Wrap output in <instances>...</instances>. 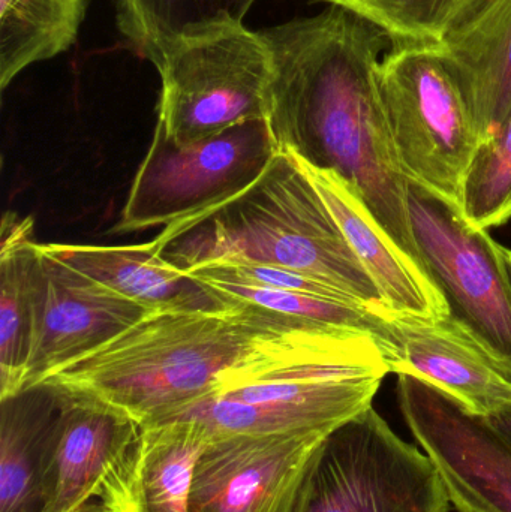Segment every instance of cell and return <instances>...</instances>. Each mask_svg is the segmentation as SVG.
Returning <instances> with one entry per match:
<instances>
[{"mask_svg":"<svg viewBox=\"0 0 511 512\" xmlns=\"http://www.w3.org/2000/svg\"><path fill=\"white\" fill-rule=\"evenodd\" d=\"M260 33L272 53L267 122L278 150L338 174L395 245L423 267L408 215V180L378 90L389 38L353 12L330 5L314 17Z\"/></svg>","mask_w":511,"mask_h":512,"instance_id":"cell-1","label":"cell"},{"mask_svg":"<svg viewBox=\"0 0 511 512\" xmlns=\"http://www.w3.org/2000/svg\"><path fill=\"white\" fill-rule=\"evenodd\" d=\"M389 373L371 333L272 313L212 393L171 420L198 421L210 436L330 435L371 408Z\"/></svg>","mask_w":511,"mask_h":512,"instance_id":"cell-2","label":"cell"},{"mask_svg":"<svg viewBox=\"0 0 511 512\" xmlns=\"http://www.w3.org/2000/svg\"><path fill=\"white\" fill-rule=\"evenodd\" d=\"M153 243L185 271L215 261L276 265L326 283L375 312H387L380 289L287 150H278L263 176L239 197L168 225Z\"/></svg>","mask_w":511,"mask_h":512,"instance_id":"cell-3","label":"cell"},{"mask_svg":"<svg viewBox=\"0 0 511 512\" xmlns=\"http://www.w3.org/2000/svg\"><path fill=\"white\" fill-rule=\"evenodd\" d=\"M272 313L152 312L42 384L99 400L140 427L171 420L209 396Z\"/></svg>","mask_w":511,"mask_h":512,"instance_id":"cell-4","label":"cell"},{"mask_svg":"<svg viewBox=\"0 0 511 512\" xmlns=\"http://www.w3.org/2000/svg\"><path fill=\"white\" fill-rule=\"evenodd\" d=\"M378 90L404 176L461 207L482 140L443 51L438 45L390 47L378 66Z\"/></svg>","mask_w":511,"mask_h":512,"instance_id":"cell-5","label":"cell"},{"mask_svg":"<svg viewBox=\"0 0 511 512\" xmlns=\"http://www.w3.org/2000/svg\"><path fill=\"white\" fill-rule=\"evenodd\" d=\"M276 153L267 119L188 144L171 140L158 122L113 231L165 228L204 215L251 188Z\"/></svg>","mask_w":511,"mask_h":512,"instance_id":"cell-6","label":"cell"},{"mask_svg":"<svg viewBox=\"0 0 511 512\" xmlns=\"http://www.w3.org/2000/svg\"><path fill=\"white\" fill-rule=\"evenodd\" d=\"M156 69L162 80L158 122L176 143L269 116L272 53L263 35L243 24L179 39Z\"/></svg>","mask_w":511,"mask_h":512,"instance_id":"cell-7","label":"cell"},{"mask_svg":"<svg viewBox=\"0 0 511 512\" xmlns=\"http://www.w3.org/2000/svg\"><path fill=\"white\" fill-rule=\"evenodd\" d=\"M450 507L425 451L399 438L371 406L321 445L303 512H449Z\"/></svg>","mask_w":511,"mask_h":512,"instance_id":"cell-8","label":"cell"},{"mask_svg":"<svg viewBox=\"0 0 511 512\" xmlns=\"http://www.w3.org/2000/svg\"><path fill=\"white\" fill-rule=\"evenodd\" d=\"M407 206L420 261L458 321L511 373V282L503 246L461 207L408 180Z\"/></svg>","mask_w":511,"mask_h":512,"instance_id":"cell-9","label":"cell"},{"mask_svg":"<svg viewBox=\"0 0 511 512\" xmlns=\"http://www.w3.org/2000/svg\"><path fill=\"white\" fill-rule=\"evenodd\" d=\"M402 415L458 512H511V442L434 385L398 375Z\"/></svg>","mask_w":511,"mask_h":512,"instance_id":"cell-10","label":"cell"},{"mask_svg":"<svg viewBox=\"0 0 511 512\" xmlns=\"http://www.w3.org/2000/svg\"><path fill=\"white\" fill-rule=\"evenodd\" d=\"M326 433L210 436L192 478L191 512H303Z\"/></svg>","mask_w":511,"mask_h":512,"instance_id":"cell-11","label":"cell"},{"mask_svg":"<svg viewBox=\"0 0 511 512\" xmlns=\"http://www.w3.org/2000/svg\"><path fill=\"white\" fill-rule=\"evenodd\" d=\"M38 249L23 391L101 348L152 313Z\"/></svg>","mask_w":511,"mask_h":512,"instance_id":"cell-12","label":"cell"},{"mask_svg":"<svg viewBox=\"0 0 511 512\" xmlns=\"http://www.w3.org/2000/svg\"><path fill=\"white\" fill-rule=\"evenodd\" d=\"M384 348L390 373L411 375L491 417L511 403V373L458 321L387 312Z\"/></svg>","mask_w":511,"mask_h":512,"instance_id":"cell-13","label":"cell"},{"mask_svg":"<svg viewBox=\"0 0 511 512\" xmlns=\"http://www.w3.org/2000/svg\"><path fill=\"white\" fill-rule=\"evenodd\" d=\"M56 390L60 411L44 512H77L98 496L141 427L99 400Z\"/></svg>","mask_w":511,"mask_h":512,"instance_id":"cell-14","label":"cell"},{"mask_svg":"<svg viewBox=\"0 0 511 512\" xmlns=\"http://www.w3.org/2000/svg\"><path fill=\"white\" fill-rule=\"evenodd\" d=\"M297 161L323 198L351 251L380 289L387 310L422 318L450 315L446 298L425 268L395 245L359 194L333 171L318 170L299 158Z\"/></svg>","mask_w":511,"mask_h":512,"instance_id":"cell-15","label":"cell"},{"mask_svg":"<svg viewBox=\"0 0 511 512\" xmlns=\"http://www.w3.org/2000/svg\"><path fill=\"white\" fill-rule=\"evenodd\" d=\"M209 438L194 420L141 427L96 498L116 512H191L194 469Z\"/></svg>","mask_w":511,"mask_h":512,"instance_id":"cell-16","label":"cell"},{"mask_svg":"<svg viewBox=\"0 0 511 512\" xmlns=\"http://www.w3.org/2000/svg\"><path fill=\"white\" fill-rule=\"evenodd\" d=\"M38 246L45 254L152 312L233 310L212 286L167 261L153 240L126 246Z\"/></svg>","mask_w":511,"mask_h":512,"instance_id":"cell-17","label":"cell"},{"mask_svg":"<svg viewBox=\"0 0 511 512\" xmlns=\"http://www.w3.org/2000/svg\"><path fill=\"white\" fill-rule=\"evenodd\" d=\"M59 411L45 384L0 400V512H44Z\"/></svg>","mask_w":511,"mask_h":512,"instance_id":"cell-18","label":"cell"},{"mask_svg":"<svg viewBox=\"0 0 511 512\" xmlns=\"http://www.w3.org/2000/svg\"><path fill=\"white\" fill-rule=\"evenodd\" d=\"M438 48L461 84L480 140H489L511 113V0H491Z\"/></svg>","mask_w":511,"mask_h":512,"instance_id":"cell-19","label":"cell"},{"mask_svg":"<svg viewBox=\"0 0 511 512\" xmlns=\"http://www.w3.org/2000/svg\"><path fill=\"white\" fill-rule=\"evenodd\" d=\"M36 245L32 218L6 212L0 230V400L23 393L32 340Z\"/></svg>","mask_w":511,"mask_h":512,"instance_id":"cell-20","label":"cell"},{"mask_svg":"<svg viewBox=\"0 0 511 512\" xmlns=\"http://www.w3.org/2000/svg\"><path fill=\"white\" fill-rule=\"evenodd\" d=\"M255 0H113L117 29L153 65L186 36L242 24Z\"/></svg>","mask_w":511,"mask_h":512,"instance_id":"cell-21","label":"cell"},{"mask_svg":"<svg viewBox=\"0 0 511 512\" xmlns=\"http://www.w3.org/2000/svg\"><path fill=\"white\" fill-rule=\"evenodd\" d=\"M90 0H0V89L27 66L68 50Z\"/></svg>","mask_w":511,"mask_h":512,"instance_id":"cell-22","label":"cell"},{"mask_svg":"<svg viewBox=\"0 0 511 512\" xmlns=\"http://www.w3.org/2000/svg\"><path fill=\"white\" fill-rule=\"evenodd\" d=\"M212 286L231 307H255L312 324L365 331L386 348L387 312H375L356 301L323 297L293 289L273 288L233 279H200Z\"/></svg>","mask_w":511,"mask_h":512,"instance_id":"cell-23","label":"cell"},{"mask_svg":"<svg viewBox=\"0 0 511 512\" xmlns=\"http://www.w3.org/2000/svg\"><path fill=\"white\" fill-rule=\"evenodd\" d=\"M369 21L392 47L441 45L491 0H320Z\"/></svg>","mask_w":511,"mask_h":512,"instance_id":"cell-24","label":"cell"},{"mask_svg":"<svg viewBox=\"0 0 511 512\" xmlns=\"http://www.w3.org/2000/svg\"><path fill=\"white\" fill-rule=\"evenodd\" d=\"M461 210L479 230L511 219V113L497 134L480 143L462 188Z\"/></svg>","mask_w":511,"mask_h":512,"instance_id":"cell-25","label":"cell"},{"mask_svg":"<svg viewBox=\"0 0 511 512\" xmlns=\"http://www.w3.org/2000/svg\"><path fill=\"white\" fill-rule=\"evenodd\" d=\"M488 421L511 442V403L488 417Z\"/></svg>","mask_w":511,"mask_h":512,"instance_id":"cell-26","label":"cell"},{"mask_svg":"<svg viewBox=\"0 0 511 512\" xmlns=\"http://www.w3.org/2000/svg\"><path fill=\"white\" fill-rule=\"evenodd\" d=\"M77 512H116L111 510V508L105 507L104 504H101V502H98V504H92V502H89V504L84 505L83 508H80Z\"/></svg>","mask_w":511,"mask_h":512,"instance_id":"cell-27","label":"cell"},{"mask_svg":"<svg viewBox=\"0 0 511 512\" xmlns=\"http://www.w3.org/2000/svg\"><path fill=\"white\" fill-rule=\"evenodd\" d=\"M504 256H506L507 270H509L510 282H511V251L504 248Z\"/></svg>","mask_w":511,"mask_h":512,"instance_id":"cell-28","label":"cell"}]
</instances>
